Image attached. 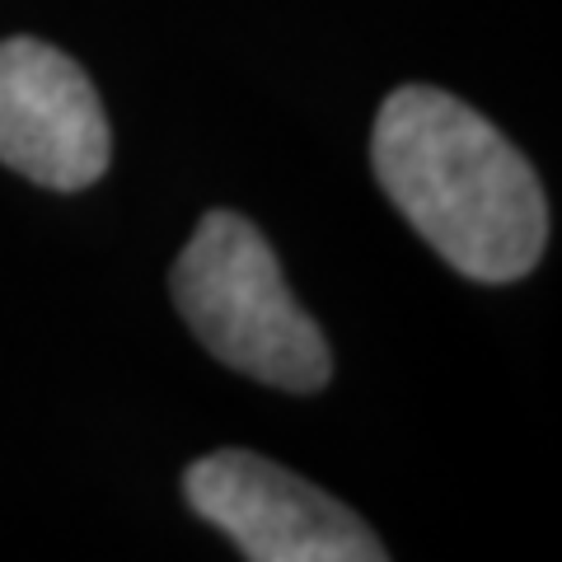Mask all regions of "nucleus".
<instances>
[{"label":"nucleus","instance_id":"nucleus-4","mask_svg":"<svg viewBox=\"0 0 562 562\" xmlns=\"http://www.w3.org/2000/svg\"><path fill=\"white\" fill-rule=\"evenodd\" d=\"M109 117L90 76L38 38L0 43V160L24 179L76 192L109 169Z\"/></svg>","mask_w":562,"mask_h":562},{"label":"nucleus","instance_id":"nucleus-3","mask_svg":"<svg viewBox=\"0 0 562 562\" xmlns=\"http://www.w3.org/2000/svg\"><path fill=\"white\" fill-rule=\"evenodd\" d=\"M188 506L254 562H380L384 543L351 506L254 450H216L183 473Z\"/></svg>","mask_w":562,"mask_h":562},{"label":"nucleus","instance_id":"nucleus-2","mask_svg":"<svg viewBox=\"0 0 562 562\" xmlns=\"http://www.w3.org/2000/svg\"><path fill=\"white\" fill-rule=\"evenodd\" d=\"M198 342L231 371L286 394H314L333 375L319 324L301 310L272 244L235 211H206L169 272Z\"/></svg>","mask_w":562,"mask_h":562},{"label":"nucleus","instance_id":"nucleus-1","mask_svg":"<svg viewBox=\"0 0 562 562\" xmlns=\"http://www.w3.org/2000/svg\"><path fill=\"white\" fill-rule=\"evenodd\" d=\"M371 165L403 221L469 281H516L543 258L549 202L530 160L454 94L394 90L380 103Z\"/></svg>","mask_w":562,"mask_h":562}]
</instances>
